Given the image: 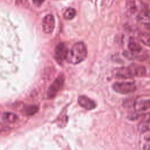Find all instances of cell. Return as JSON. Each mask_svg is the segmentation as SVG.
<instances>
[{"label":"cell","instance_id":"cell-1","mask_svg":"<svg viewBox=\"0 0 150 150\" xmlns=\"http://www.w3.org/2000/svg\"><path fill=\"white\" fill-rule=\"evenodd\" d=\"M146 74V69L144 66L132 64L127 67H121L117 69L115 77L118 79H127L134 77H141Z\"/></svg>","mask_w":150,"mask_h":150},{"label":"cell","instance_id":"cell-2","mask_svg":"<svg viewBox=\"0 0 150 150\" xmlns=\"http://www.w3.org/2000/svg\"><path fill=\"white\" fill-rule=\"evenodd\" d=\"M87 56V50L83 42L75 43L68 52L67 61L71 64H78L83 61Z\"/></svg>","mask_w":150,"mask_h":150},{"label":"cell","instance_id":"cell-3","mask_svg":"<svg viewBox=\"0 0 150 150\" xmlns=\"http://www.w3.org/2000/svg\"><path fill=\"white\" fill-rule=\"evenodd\" d=\"M112 88L117 93L125 94L134 92L136 90V85L132 81L116 82L112 85Z\"/></svg>","mask_w":150,"mask_h":150},{"label":"cell","instance_id":"cell-4","mask_svg":"<svg viewBox=\"0 0 150 150\" xmlns=\"http://www.w3.org/2000/svg\"><path fill=\"white\" fill-rule=\"evenodd\" d=\"M64 80V77L63 75H61L56 79L47 90V94L49 98H53L56 96L57 92L63 87Z\"/></svg>","mask_w":150,"mask_h":150},{"label":"cell","instance_id":"cell-5","mask_svg":"<svg viewBox=\"0 0 150 150\" xmlns=\"http://www.w3.org/2000/svg\"><path fill=\"white\" fill-rule=\"evenodd\" d=\"M68 52L67 47L64 43H60L57 45L55 49L54 56L59 63L61 64L64 59H66Z\"/></svg>","mask_w":150,"mask_h":150},{"label":"cell","instance_id":"cell-6","mask_svg":"<svg viewBox=\"0 0 150 150\" xmlns=\"http://www.w3.org/2000/svg\"><path fill=\"white\" fill-rule=\"evenodd\" d=\"M42 30L46 34L53 32L54 28V19L52 15H46L42 20Z\"/></svg>","mask_w":150,"mask_h":150},{"label":"cell","instance_id":"cell-7","mask_svg":"<svg viewBox=\"0 0 150 150\" xmlns=\"http://www.w3.org/2000/svg\"><path fill=\"white\" fill-rule=\"evenodd\" d=\"M136 111H143L150 109V99L133 101L132 105Z\"/></svg>","mask_w":150,"mask_h":150},{"label":"cell","instance_id":"cell-8","mask_svg":"<svg viewBox=\"0 0 150 150\" xmlns=\"http://www.w3.org/2000/svg\"><path fill=\"white\" fill-rule=\"evenodd\" d=\"M79 105L87 110H92L96 107L95 102L86 96H81L78 98Z\"/></svg>","mask_w":150,"mask_h":150},{"label":"cell","instance_id":"cell-9","mask_svg":"<svg viewBox=\"0 0 150 150\" xmlns=\"http://www.w3.org/2000/svg\"><path fill=\"white\" fill-rule=\"evenodd\" d=\"M138 21L146 26L150 25V11L145 10L140 12L137 17Z\"/></svg>","mask_w":150,"mask_h":150},{"label":"cell","instance_id":"cell-10","mask_svg":"<svg viewBox=\"0 0 150 150\" xmlns=\"http://www.w3.org/2000/svg\"><path fill=\"white\" fill-rule=\"evenodd\" d=\"M124 56L129 59H134V60H144L145 59V56H146V54L144 52H132L131 51H125L124 53Z\"/></svg>","mask_w":150,"mask_h":150},{"label":"cell","instance_id":"cell-11","mask_svg":"<svg viewBox=\"0 0 150 150\" xmlns=\"http://www.w3.org/2000/svg\"><path fill=\"white\" fill-rule=\"evenodd\" d=\"M128 49L129 51L132 52H141L142 51V49L141 46L137 42H135L134 40L129 41L128 43Z\"/></svg>","mask_w":150,"mask_h":150},{"label":"cell","instance_id":"cell-12","mask_svg":"<svg viewBox=\"0 0 150 150\" xmlns=\"http://www.w3.org/2000/svg\"><path fill=\"white\" fill-rule=\"evenodd\" d=\"M141 119V122H146L150 121V112L142 114H138V115H135L134 116H131L130 119L132 120H137V119Z\"/></svg>","mask_w":150,"mask_h":150},{"label":"cell","instance_id":"cell-13","mask_svg":"<svg viewBox=\"0 0 150 150\" xmlns=\"http://www.w3.org/2000/svg\"><path fill=\"white\" fill-rule=\"evenodd\" d=\"M3 118L5 121L8 122H14L18 119L17 115L11 112H5L4 114Z\"/></svg>","mask_w":150,"mask_h":150},{"label":"cell","instance_id":"cell-14","mask_svg":"<svg viewBox=\"0 0 150 150\" xmlns=\"http://www.w3.org/2000/svg\"><path fill=\"white\" fill-rule=\"evenodd\" d=\"M139 40L145 45L150 47V34L146 33H142L139 35Z\"/></svg>","mask_w":150,"mask_h":150},{"label":"cell","instance_id":"cell-15","mask_svg":"<svg viewBox=\"0 0 150 150\" xmlns=\"http://www.w3.org/2000/svg\"><path fill=\"white\" fill-rule=\"evenodd\" d=\"M76 15V11L74 8H69L66 10L63 14V16L66 19H71Z\"/></svg>","mask_w":150,"mask_h":150},{"label":"cell","instance_id":"cell-16","mask_svg":"<svg viewBox=\"0 0 150 150\" xmlns=\"http://www.w3.org/2000/svg\"><path fill=\"white\" fill-rule=\"evenodd\" d=\"M38 111V107L35 105L28 106L25 109L26 114L28 115H33Z\"/></svg>","mask_w":150,"mask_h":150},{"label":"cell","instance_id":"cell-17","mask_svg":"<svg viewBox=\"0 0 150 150\" xmlns=\"http://www.w3.org/2000/svg\"><path fill=\"white\" fill-rule=\"evenodd\" d=\"M114 2V0H103V5L105 7L110 6Z\"/></svg>","mask_w":150,"mask_h":150},{"label":"cell","instance_id":"cell-18","mask_svg":"<svg viewBox=\"0 0 150 150\" xmlns=\"http://www.w3.org/2000/svg\"><path fill=\"white\" fill-rule=\"evenodd\" d=\"M44 1L45 0H32L33 4L36 6H40L43 4Z\"/></svg>","mask_w":150,"mask_h":150},{"label":"cell","instance_id":"cell-19","mask_svg":"<svg viewBox=\"0 0 150 150\" xmlns=\"http://www.w3.org/2000/svg\"><path fill=\"white\" fill-rule=\"evenodd\" d=\"M145 139H146L147 141H150V135H148L147 137H145Z\"/></svg>","mask_w":150,"mask_h":150},{"label":"cell","instance_id":"cell-20","mask_svg":"<svg viewBox=\"0 0 150 150\" xmlns=\"http://www.w3.org/2000/svg\"><path fill=\"white\" fill-rule=\"evenodd\" d=\"M146 28H147V29H148V30H149V31H150V25H148V26H146Z\"/></svg>","mask_w":150,"mask_h":150}]
</instances>
